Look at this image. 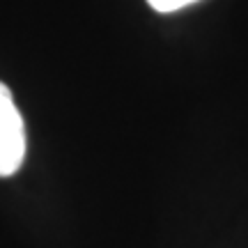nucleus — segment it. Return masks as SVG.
<instances>
[{
    "label": "nucleus",
    "instance_id": "1",
    "mask_svg": "<svg viewBox=\"0 0 248 248\" xmlns=\"http://www.w3.org/2000/svg\"><path fill=\"white\" fill-rule=\"evenodd\" d=\"M26 159V126L14 97L0 83V177H12Z\"/></svg>",
    "mask_w": 248,
    "mask_h": 248
},
{
    "label": "nucleus",
    "instance_id": "2",
    "mask_svg": "<svg viewBox=\"0 0 248 248\" xmlns=\"http://www.w3.org/2000/svg\"><path fill=\"white\" fill-rule=\"evenodd\" d=\"M200 0H147V5L152 9H156L161 14H170V12H179V9L188 7V5H195Z\"/></svg>",
    "mask_w": 248,
    "mask_h": 248
}]
</instances>
